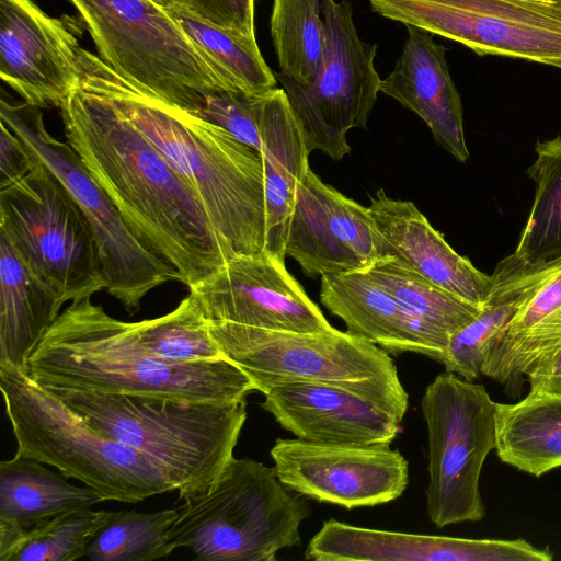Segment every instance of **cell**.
Here are the masks:
<instances>
[{"label": "cell", "instance_id": "6da1fadb", "mask_svg": "<svg viewBox=\"0 0 561 561\" xmlns=\"http://www.w3.org/2000/svg\"><path fill=\"white\" fill-rule=\"evenodd\" d=\"M60 110L67 142L134 234L181 283L191 287L232 257L193 190L80 72Z\"/></svg>", "mask_w": 561, "mask_h": 561}, {"label": "cell", "instance_id": "7a4b0ae2", "mask_svg": "<svg viewBox=\"0 0 561 561\" xmlns=\"http://www.w3.org/2000/svg\"><path fill=\"white\" fill-rule=\"evenodd\" d=\"M78 69L193 190L231 256L265 250L264 165L256 150L125 79L81 47Z\"/></svg>", "mask_w": 561, "mask_h": 561}, {"label": "cell", "instance_id": "3957f363", "mask_svg": "<svg viewBox=\"0 0 561 561\" xmlns=\"http://www.w3.org/2000/svg\"><path fill=\"white\" fill-rule=\"evenodd\" d=\"M26 373L43 387L191 401L234 402L254 390L227 358L171 362L150 355L129 337L124 321L90 298L60 312L27 359Z\"/></svg>", "mask_w": 561, "mask_h": 561}, {"label": "cell", "instance_id": "277c9868", "mask_svg": "<svg viewBox=\"0 0 561 561\" xmlns=\"http://www.w3.org/2000/svg\"><path fill=\"white\" fill-rule=\"evenodd\" d=\"M44 388L98 433L149 458L181 500L217 480L247 420L245 399L220 403Z\"/></svg>", "mask_w": 561, "mask_h": 561}, {"label": "cell", "instance_id": "5b68a950", "mask_svg": "<svg viewBox=\"0 0 561 561\" xmlns=\"http://www.w3.org/2000/svg\"><path fill=\"white\" fill-rule=\"evenodd\" d=\"M0 389L15 454L57 468L103 501L137 503L174 490L149 458L98 433L26 370L0 365Z\"/></svg>", "mask_w": 561, "mask_h": 561}, {"label": "cell", "instance_id": "8992f818", "mask_svg": "<svg viewBox=\"0 0 561 561\" xmlns=\"http://www.w3.org/2000/svg\"><path fill=\"white\" fill-rule=\"evenodd\" d=\"M182 500L169 539L202 561H274L300 542L299 527L310 514L274 467L251 458L233 457L206 491Z\"/></svg>", "mask_w": 561, "mask_h": 561}, {"label": "cell", "instance_id": "52a82bcc", "mask_svg": "<svg viewBox=\"0 0 561 561\" xmlns=\"http://www.w3.org/2000/svg\"><path fill=\"white\" fill-rule=\"evenodd\" d=\"M227 359L264 393L287 381L337 383L353 388L400 422L409 407L389 353L347 331L295 332L208 321Z\"/></svg>", "mask_w": 561, "mask_h": 561}, {"label": "cell", "instance_id": "ba28073f", "mask_svg": "<svg viewBox=\"0 0 561 561\" xmlns=\"http://www.w3.org/2000/svg\"><path fill=\"white\" fill-rule=\"evenodd\" d=\"M116 73L196 113L228 85L172 14L152 0H69Z\"/></svg>", "mask_w": 561, "mask_h": 561}, {"label": "cell", "instance_id": "9c48e42d", "mask_svg": "<svg viewBox=\"0 0 561 561\" xmlns=\"http://www.w3.org/2000/svg\"><path fill=\"white\" fill-rule=\"evenodd\" d=\"M39 108L2 99L0 122L25 142L76 202L96 239L105 289L133 314L150 290L165 282H180V275L139 241L78 153L47 130Z\"/></svg>", "mask_w": 561, "mask_h": 561}, {"label": "cell", "instance_id": "30bf717a", "mask_svg": "<svg viewBox=\"0 0 561 561\" xmlns=\"http://www.w3.org/2000/svg\"><path fill=\"white\" fill-rule=\"evenodd\" d=\"M0 232L64 304L91 298L106 288L89 222L41 162L0 190Z\"/></svg>", "mask_w": 561, "mask_h": 561}, {"label": "cell", "instance_id": "8fae6325", "mask_svg": "<svg viewBox=\"0 0 561 561\" xmlns=\"http://www.w3.org/2000/svg\"><path fill=\"white\" fill-rule=\"evenodd\" d=\"M421 408L428 442V518L438 528L481 520L479 482L495 449L496 402L482 385L445 370L427 385Z\"/></svg>", "mask_w": 561, "mask_h": 561}, {"label": "cell", "instance_id": "7c38bea8", "mask_svg": "<svg viewBox=\"0 0 561 561\" xmlns=\"http://www.w3.org/2000/svg\"><path fill=\"white\" fill-rule=\"evenodd\" d=\"M327 49L316 80L299 85L276 73L298 121L309 152L320 150L334 161L350 153L347 134L365 128L380 92L375 68L377 45L357 33L348 0H322Z\"/></svg>", "mask_w": 561, "mask_h": 561}, {"label": "cell", "instance_id": "4fadbf2b", "mask_svg": "<svg viewBox=\"0 0 561 561\" xmlns=\"http://www.w3.org/2000/svg\"><path fill=\"white\" fill-rule=\"evenodd\" d=\"M382 18L455 41L480 56L561 69V0H369Z\"/></svg>", "mask_w": 561, "mask_h": 561}, {"label": "cell", "instance_id": "5bb4252c", "mask_svg": "<svg viewBox=\"0 0 561 561\" xmlns=\"http://www.w3.org/2000/svg\"><path fill=\"white\" fill-rule=\"evenodd\" d=\"M271 457L278 478L290 490L348 510L391 502L409 483L407 459L386 444L278 438Z\"/></svg>", "mask_w": 561, "mask_h": 561}, {"label": "cell", "instance_id": "9a60e30c", "mask_svg": "<svg viewBox=\"0 0 561 561\" xmlns=\"http://www.w3.org/2000/svg\"><path fill=\"white\" fill-rule=\"evenodd\" d=\"M188 289L208 321L295 332L332 328L285 261L266 250L232 256Z\"/></svg>", "mask_w": 561, "mask_h": 561}, {"label": "cell", "instance_id": "2e32d148", "mask_svg": "<svg viewBox=\"0 0 561 561\" xmlns=\"http://www.w3.org/2000/svg\"><path fill=\"white\" fill-rule=\"evenodd\" d=\"M285 255L312 278L366 271L381 259L368 207L324 183L310 168L297 186Z\"/></svg>", "mask_w": 561, "mask_h": 561}, {"label": "cell", "instance_id": "e0dca14e", "mask_svg": "<svg viewBox=\"0 0 561 561\" xmlns=\"http://www.w3.org/2000/svg\"><path fill=\"white\" fill-rule=\"evenodd\" d=\"M79 49L64 20L32 0H0V76L25 103L61 108L78 81Z\"/></svg>", "mask_w": 561, "mask_h": 561}, {"label": "cell", "instance_id": "ac0fdd59", "mask_svg": "<svg viewBox=\"0 0 561 561\" xmlns=\"http://www.w3.org/2000/svg\"><path fill=\"white\" fill-rule=\"evenodd\" d=\"M263 394L261 407L304 440L390 445L401 423L362 392L337 383L287 381Z\"/></svg>", "mask_w": 561, "mask_h": 561}, {"label": "cell", "instance_id": "d6986e66", "mask_svg": "<svg viewBox=\"0 0 561 561\" xmlns=\"http://www.w3.org/2000/svg\"><path fill=\"white\" fill-rule=\"evenodd\" d=\"M312 561H549L524 539H468L379 530L328 519L310 539Z\"/></svg>", "mask_w": 561, "mask_h": 561}, {"label": "cell", "instance_id": "ffe728a7", "mask_svg": "<svg viewBox=\"0 0 561 561\" xmlns=\"http://www.w3.org/2000/svg\"><path fill=\"white\" fill-rule=\"evenodd\" d=\"M367 207L381 257L390 256L450 294L483 306L492 275L458 254L412 202L391 198L380 188Z\"/></svg>", "mask_w": 561, "mask_h": 561}, {"label": "cell", "instance_id": "44dd1931", "mask_svg": "<svg viewBox=\"0 0 561 561\" xmlns=\"http://www.w3.org/2000/svg\"><path fill=\"white\" fill-rule=\"evenodd\" d=\"M408 38L380 92L415 113L435 140L459 162L469 158L459 92L446 60V47L433 34L407 26Z\"/></svg>", "mask_w": 561, "mask_h": 561}, {"label": "cell", "instance_id": "7402d4cb", "mask_svg": "<svg viewBox=\"0 0 561 561\" xmlns=\"http://www.w3.org/2000/svg\"><path fill=\"white\" fill-rule=\"evenodd\" d=\"M320 301L347 332L388 353L444 358L449 337L412 314L364 271L322 276Z\"/></svg>", "mask_w": 561, "mask_h": 561}, {"label": "cell", "instance_id": "603a6c76", "mask_svg": "<svg viewBox=\"0 0 561 561\" xmlns=\"http://www.w3.org/2000/svg\"><path fill=\"white\" fill-rule=\"evenodd\" d=\"M260 154L264 165L266 245L285 261V245L299 182L309 169V150L283 88L259 96Z\"/></svg>", "mask_w": 561, "mask_h": 561}, {"label": "cell", "instance_id": "cb8c5ba5", "mask_svg": "<svg viewBox=\"0 0 561 561\" xmlns=\"http://www.w3.org/2000/svg\"><path fill=\"white\" fill-rule=\"evenodd\" d=\"M64 301L0 232V365L26 370Z\"/></svg>", "mask_w": 561, "mask_h": 561}, {"label": "cell", "instance_id": "d4e9b609", "mask_svg": "<svg viewBox=\"0 0 561 561\" xmlns=\"http://www.w3.org/2000/svg\"><path fill=\"white\" fill-rule=\"evenodd\" d=\"M495 450L535 477L561 467V394L529 391L516 403L496 402Z\"/></svg>", "mask_w": 561, "mask_h": 561}, {"label": "cell", "instance_id": "484cf974", "mask_svg": "<svg viewBox=\"0 0 561 561\" xmlns=\"http://www.w3.org/2000/svg\"><path fill=\"white\" fill-rule=\"evenodd\" d=\"M32 458L15 454L0 463V518L28 528L62 513L103 502L89 486H77Z\"/></svg>", "mask_w": 561, "mask_h": 561}, {"label": "cell", "instance_id": "4316f807", "mask_svg": "<svg viewBox=\"0 0 561 561\" xmlns=\"http://www.w3.org/2000/svg\"><path fill=\"white\" fill-rule=\"evenodd\" d=\"M492 278V290L481 312L450 337L442 360L446 371L469 381L482 374L489 344L513 319L527 297L526 288L508 257L497 264Z\"/></svg>", "mask_w": 561, "mask_h": 561}, {"label": "cell", "instance_id": "83f0119b", "mask_svg": "<svg viewBox=\"0 0 561 561\" xmlns=\"http://www.w3.org/2000/svg\"><path fill=\"white\" fill-rule=\"evenodd\" d=\"M168 10V9H167ZM224 79L231 93L257 95L276 88L255 36L168 10Z\"/></svg>", "mask_w": 561, "mask_h": 561}, {"label": "cell", "instance_id": "f1b7e54d", "mask_svg": "<svg viewBox=\"0 0 561 561\" xmlns=\"http://www.w3.org/2000/svg\"><path fill=\"white\" fill-rule=\"evenodd\" d=\"M270 26L278 73L296 84H311L327 49L322 0H274Z\"/></svg>", "mask_w": 561, "mask_h": 561}, {"label": "cell", "instance_id": "f546056e", "mask_svg": "<svg viewBox=\"0 0 561 561\" xmlns=\"http://www.w3.org/2000/svg\"><path fill=\"white\" fill-rule=\"evenodd\" d=\"M536 160L527 169L535 183L529 217L514 253L526 264L561 255V136L536 144Z\"/></svg>", "mask_w": 561, "mask_h": 561}, {"label": "cell", "instance_id": "4dcf8cb0", "mask_svg": "<svg viewBox=\"0 0 561 561\" xmlns=\"http://www.w3.org/2000/svg\"><path fill=\"white\" fill-rule=\"evenodd\" d=\"M420 320L450 337L482 310L440 288L397 260L383 256L364 271Z\"/></svg>", "mask_w": 561, "mask_h": 561}, {"label": "cell", "instance_id": "1f68e13d", "mask_svg": "<svg viewBox=\"0 0 561 561\" xmlns=\"http://www.w3.org/2000/svg\"><path fill=\"white\" fill-rule=\"evenodd\" d=\"M178 515V508L154 513L110 512L105 523L88 541L82 558L92 561H152L169 557L175 550L170 542L169 530Z\"/></svg>", "mask_w": 561, "mask_h": 561}, {"label": "cell", "instance_id": "d6a6232c", "mask_svg": "<svg viewBox=\"0 0 561 561\" xmlns=\"http://www.w3.org/2000/svg\"><path fill=\"white\" fill-rule=\"evenodd\" d=\"M110 512L92 508L59 514L26 528L8 561H73Z\"/></svg>", "mask_w": 561, "mask_h": 561}, {"label": "cell", "instance_id": "836d02e7", "mask_svg": "<svg viewBox=\"0 0 561 561\" xmlns=\"http://www.w3.org/2000/svg\"><path fill=\"white\" fill-rule=\"evenodd\" d=\"M259 95L214 92L205 96L194 114L225 128L260 153Z\"/></svg>", "mask_w": 561, "mask_h": 561}, {"label": "cell", "instance_id": "e575fe53", "mask_svg": "<svg viewBox=\"0 0 561 561\" xmlns=\"http://www.w3.org/2000/svg\"><path fill=\"white\" fill-rule=\"evenodd\" d=\"M164 9L255 36L254 0H152Z\"/></svg>", "mask_w": 561, "mask_h": 561}, {"label": "cell", "instance_id": "d590c367", "mask_svg": "<svg viewBox=\"0 0 561 561\" xmlns=\"http://www.w3.org/2000/svg\"><path fill=\"white\" fill-rule=\"evenodd\" d=\"M36 164L25 142L0 122V190L24 178Z\"/></svg>", "mask_w": 561, "mask_h": 561}, {"label": "cell", "instance_id": "8d00e7d4", "mask_svg": "<svg viewBox=\"0 0 561 561\" xmlns=\"http://www.w3.org/2000/svg\"><path fill=\"white\" fill-rule=\"evenodd\" d=\"M525 377L530 391L561 394V346L541 357Z\"/></svg>", "mask_w": 561, "mask_h": 561}]
</instances>
